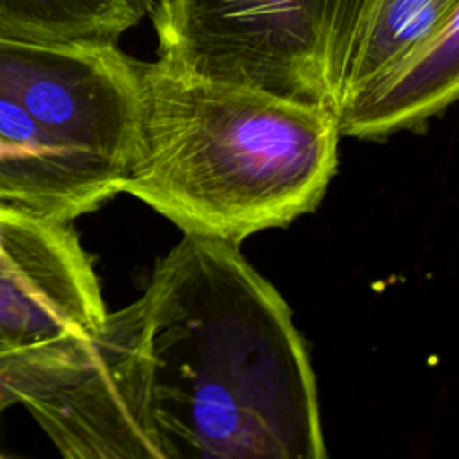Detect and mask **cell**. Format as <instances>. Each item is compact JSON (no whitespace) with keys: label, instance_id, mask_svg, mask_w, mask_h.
Listing matches in <instances>:
<instances>
[{"label":"cell","instance_id":"5","mask_svg":"<svg viewBox=\"0 0 459 459\" xmlns=\"http://www.w3.org/2000/svg\"><path fill=\"white\" fill-rule=\"evenodd\" d=\"M0 95L70 147L126 169L142 100V61L111 41L0 38Z\"/></svg>","mask_w":459,"mask_h":459},{"label":"cell","instance_id":"7","mask_svg":"<svg viewBox=\"0 0 459 459\" xmlns=\"http://www.w3.org/2000/svg\"><path fill=\"white\" fill-rule=\"evenodd\" d=\"M459 100V2L411 56L359 91L339 113L344 136L378 140L418 129Z\"/></svg>","mask_w":459,"mask_h":459},{"label":"cell","instance_id":"9","mask_svg":"<svg viewBox=\"0 0 459 459\" xmlns=\"http://www.w3.org/2000/svg\"><path fill=\"white\" fill-rule=\"evenodd\" d=\"M149 14V0H0V38L111 41Z\"/></svg>","mask_w":459,"mask_h":459},{"label":"cell","instance_id":"2","mask_svg":"<svg viewBox=\"0 0 459 459\" xmlns=\"http://www.w3.org/2000/svg\"><path fill=\"white\" fill-rule=\"evenodd\" d=\"M339 136L328 106L142 61L136 143L122 192L183 233L240 246L317 208L337 170Z\"/></svg>","mask_w":459,"mask_h":459},{"label":"cell","instance_id":"6","mask_svg":"<svg viewBox=\"0 0 459 459\" xmlns=\"http://www.w3.org/2000/svg\"><path fill=\"white\" fill-rule=\"evenodd\" d=\"M106 316L100 281L70 222L0 203V335L5 346L90 335Z\"/></svg>","mask_w":459,"mask_h":459},{"label":"cell","instance_id":"11","mask_svg":"<svg viewBox=\"0 0 459 459\" xmlns=\"http://www.w3.org/2000/svg\"><path fill=\"white\" fill-rule=\"evenodd\" d=\"M2 344H5V342H4V339H2V335H0V346H2Z\"/></svg>","mask_w":459,"mask_h":459},{"label":"cell","instance_id":"4","mask_svg":"<svg viewBox=\"0 0 459 459\" xmlns=\"http://www.w3.org/2000/svg\"><path fill=\"white\" fill-rule=\"evenodd\" d=\"M364 4L161 0L149 18L158 36V59L176 72L328 106L326 75Z\"/></svg>","mask_w":459,"mask_h":459},{"label":"cell","instance_id":"10","mask_svg":"<svg viewBox=\"0 0 459 459\" xmlns=\"http://www.w3.org/2000/svg\"><path fill=\"white\" fill-rule=\"evenodd\" d=\"M160 2H161V0H149V14L156 9V5H158ZM149 14H147V16H149Z\"/></svg>","mask_w":459,"mask_h":459},{"label":"cell","instance_id":"1","mask_svg":"<svg viewBox=\"0 0 459 459\" xmlns=\"http://www.w3.org/2000/svg\"><path fill=\"white\" fill-rule=\"evenodd\" d=\"M143 299L163 459L326 457L292 312L240 246L183 233Z\"/></svg>","mask_w":459,"mask_h":459},{"label":"cell","instance_id":"3","mask_svg":"<svg viewBox=\"0 0 459 459\" xmlns=\"http://www.w3.org/2000/svg\"><path fill=\"white\" fill-rule=\"evenodd\" d=\"M22 403L70 459H163L143 296L90 335L0 346V412Z\"/></svg>","mask_w":459,"mask_h":459},{"label":"cell","instance_id":"8","mask_svg":"<svg viewBox=\"0 0 459 459\" xmlns=\"http://www.w3.org/2000/svg\"><path fill=\"white\" fill-rule=\"evenodd\" d=\"M457 2L366 0L341 57L326 75V100L335 115L425 43Z\"/></svg>","mask_w":459,"mask_h":459}]
</instances>
